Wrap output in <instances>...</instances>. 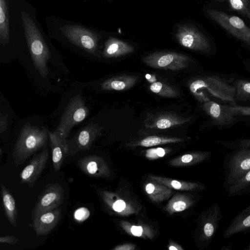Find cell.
<instances>
[{
  "instance_id": "1",
  "label": "cell",
  "mask_w": 250,
  "mask_h": 250,
  "mask_svg": "<svg viewBox=\"0 0 250 250\" xmlns=\"http://www.w3.org/2000/svg\"><path fill=\"white\" fill-rule=\"evenodd\" d=\"M21 17L27 44L36 70L42 77L48 74L47 62L50 52L37 25L25 11L21 12Z\"/></svg>"
},
{
  "instance_id": "2",
  "label": "cell",
  "mask_w": 250,
  "mask_h": 250,
  "mask_svg": "<svg viewBox=\"0 0 250 250\" xmlns=\"http://www.w3.org/2000/svg\"><path fill=\"white\" fill-rule=\"evenodd\" d=\"M189 89L194 97L201 103L209 101L208 96L224 103L234 104L236 101L233 85L217 76H208L198 78L189 85Z\"/></svg>"
},
{
  "instance_id": "3",
  "label": "cell",
  "mask_w": 250,
  "mask_h": 250,
  "mask_svg": "<svg viewBox=\"0 0 250 250\" xmlns=\"http://www.w3.org/2000/svg\"><path fill=\"white\" fill-rule=\"evenodd\" d=\"M48 130L44 127L26 124L22 128L14 146L12 156L15 164L21 165L33 154L46 146Z\"/></svg>"
},
{
  "instance_id": "4",
  "label": "cell",
  "mask_w": 250,
  "mask_h": 250,
  "mask_svg": "<svg viewBox=\"0 0 250 250\" xmlns=\"http://www.w3.org/2000/svg\"><path fill=\"white\" fill-rule=\"evenodd\" d=\"M60 30L73 44L93 56H100L98 42L101 36L96 32L79 25H64Z\"/></svg>"
},
{
  "instance_id": "5",
  "label": "cell",
  "mask_w": 250,
  "mask_h": 250,
  "mask_svg": "<svg viewBox=\"0 0 250 250\" xmlns=\"http://www.w3.org/2000/svg\"><path fill=\"white\" fill-rule=\"evenodd\" d=\"M208 17L235 38L250 46V28L240 18L214 9L206 10Z\"/></svg>"
},
{
  "instance_id": "6",
  "label": "cell",
  "mask_w": 250,
  "mask_h": 250,
  "mask_svg": "<svg viewBox=\"0 0 250 250\" xmlns=\"http://www.w3.org/2000/svg\"><path fill=\"white\" fill-rule=\"evenodd\" d=\"M88 114V109L80 95L69 101L56 131L66 138L76 125L83 121Z\"/></svg>"
},
{
  "instance_id": "7",
  "label": "cell",
  "mask_w": 250,
  "mask_h": 250,
  "mask_svg": "<svg viewBox=\"0 0 250 250\" xmlns=\"http://www.w3.org/2000/svg\"><path fill=\"white\" fill-rule=\"evenodd\" d=\"M190 61L189 56L170 51L155 52L142 58V62L150 67L172 71L188 67Z\"/></svg>"
},
{
  "instance_id": "8",
  "label": "cell",
  "mask_w": 250,
  "mask_h": 250,
  "mask_svg": "<svg viewBox=\"0 0 250 250\" xmlns=\"http://www.w3.org/2000/svg\"><path fill=\"white\" fill-rule=\"evenodd\" d=\"M224 186L227 189L250 170V148H240L226 160Z\"/></svg>"
},
{
  "instance_id": "9",
  "label": "cell",
  "mask_w": 250,
  "mask_h": 250,
  "mask_svg": "<svg viewBox=\"0 0 250 250\" xmlns=\"http://www.w3.org/2000/svg\"><path fill=\"white\" fill-rule=\"evenodd\" d=\"M175 37L181 46L190 50L204 53H208L211 50L208 39L194 25H179L176 29Z\"/></svg>"
},
{
  "instance_id": "10",
  "label": "cell",
  "mask_w": 250,
  "mask_h": 250,
  "mask_svg": "<svg viewBox=\"0 0 250 250\" xmlns=\"http://www.w3.org/2000/svg\"><path fill=\"white\" fill-rule=\"evenodd\" d=\"M64 197V190L60 184H48L39 196L32 211V219L44 212L59 208L63 203Z\"/></svg>"
},
{
  "instance_id": "11",
  "label": "cell",
  "mask_w": 250,
  "mask_h": 250,
  "mask_svg": "<svg viewBox=\"0 0 250 250\" xmlns=\"http://www.w3.org/2000/svg\"><path fill=\"white\" fill-rule=\"evenodd\" d=\"M102 128L98 124L90 123L81 129L71 140L67 141L68 156H73L80 150L89 149Z\"/></svg>"
},
{
  "instance_id": "12",
  "label": "cell",
  "mask_w": 250,
  "mask_h": 250,
  "mask_svg": "<svg viewBox=\"0 0 250 250\" xmlns=\"http://www.w3.org/2000/svg\"><path fill=\"white\" fill-rule=\"evenodd\" d=\"M48 157V148L46 146L40 152L34 155L21 171V183L26 184L29 188L33 187L43 172Z\"/></svg>"
},
{
  "instance_id": "13",
  "label": "cell",
  "mask_w": 250,
  "mask_h": 250,
  "mask_svg": "<svg viewBox=\"0 0 250 250\" xmlns=\"http://www.w3.org/2000/svg\"><path fill=\"white\" fill-rule=\"evenodd\" d=\"M191 119L169 112L150 114L147 115L144 125L149 128L165 129L185 124Z\"/></svg>"
},
{
  "instance_id": "14",
  "label": "cell",
  "mask_w": 250,
  "mask_h": 250,
  "mask_svg": "<svg viewBox=\"0 0 250 250\" xmlns=\"http://www.w3.org/2000/svg\"><path fill=\"white\" fill-rule=\"evenodd\" d=\"M61 208L44 212L33 220L32 227L37 236L49 233L57 226L61 217Z\"/></svg>"
},
{
  "instance_id": "15",
  "label": "cell",
  "mask_w": 250,
  "mask_h": 250,
  "mask_svg": "<svg viewBox=\"0 0 250 250\" xmlns=\"http://www.w3.org/2000/svg\"><path fill=\"white\" fill-rule=\"evenodd\" d=\"M49 139L51 149L52 160L55 171H59L63 163L65 158L67 156L68 145L66 138L59 132L48 131Z\"/></svg>"
},
{
  "instance_id": "16",
  "label": "cell",
  "mask_w": 250,
  "mask_h": 250,
  "mask_svg": "<svg viewBox=\"0 0 250 250\" xmlns=\"http://www.w3.org/2000/svg\"><path fill=\"white\" fill-rule=\"evenodd\" d=\"M202 108L213 123L218 126L230 125L235 120V118L227 109L225 105L213 101L203 103Z\"/></svg>"
},
{
  "instance_id": "17",
  "label": "cell",
  "mask_w": 250,
  "mask_h": 250,
  "mask_svg": "<svg viewBox=\"0 0 250 250\" xmlns=\"http://www.w3.org/2000/svg\"><path fill=\"white\" fill-rule=\"evenodd\" d=\"M77 166L83 173L91 177H100L107 172L104 162L96 155H89L80 159Z\"/></svg>"
},
{
  "instance_id": "18",
  "label": "cell",
  "mask_w": 250,
  "mask_h": 250,
  "mask_svg": "<svg viewBox=\"0 0 250 250\" xmlns=\"http://www.w3.org/2000/svg\"><path fill=\"white\" fill-rule=\"evenodd\" d=\"M250 232V205L238 213L223 233L224 238H229L238 233Z\"/></svg>"
},
{
  "instance_id": "19",
  "label": "cell",
  "mask_w": 250,
  "mask_h": 250,
  "mask_svg": "<svg viewBox=\"0 0 250 250\" xmlns=\"http://www.w3.org/2000/svg\"><path fill=\"white\" fill-rule=\"evenodd\" d=\"M134 50L133 46L128 43L110 37L105 42L103 56L106 58H117L130 54Z\"/></svg>"
},
{
  "instance_id": "20",
  "label": "cell",
  "mask_w": 250,
  "mask_h": 250,
  "mask_svg": "<svg viewBox=\"0 0 250 250\" xmlns=\"http://www.w3.org/2000/svg\"><path fill=\"white\" fill-rule=\"evenodd\" d=\"M138 78L135 76L123 75L108 79L101 84V88L104 90L124 91L132 87L137 83Z\"/></svg>"
},
{
  "instance_id": "21",
  "label": "cell",
  "mask_w": 250,
  "mask_h": 250,
  "mask_svg": "<svg viewBox=\"0 0 250 250\" xmlns=\"http://www.w3.org/2000/svg\"><path fill=\"white\" fill-rule=\"evenodd\" d=\"M1 194L5 215L10 224L17 226L18 209L15 200L9 190L1 185Z\"/></svg>"
},
{
  "instance_id": "22",
  "label": "cell",
  "mask_w": 250,
  "mask_h": 250,
  "mask_svg": "<svg viewBox=\"0 0 250 250\" xmlns=\"http://www.w3.org/2000/svg\"><path fill=\"white\" fill-rule=\"evenodd\" d=\"M9 42V0H0V42L4 45Z\"/></svg>"
},
{
  "instance_id": "23",
  "label": "cell",
  "mask_w": 250,
  "mask_h": 250,
  "mask_svg": "<svg viewBox=\"0 0 250 250\" xmlns=\"http://www.w3.org/2000/svg\"><path fill=\"white\" fill-rule=\"evenodd\" d=\"M230 197L241 196L250 192V170L227 189Z\"/></svg>"
},
{
  "instance_id": "24",
  "label": "cell",
  "mask_w": 250,
  "mask_h": 250,
  "mask_svg": "<svg viewBox=\"0 0 250 250\" xmlns=\"http://www.w3.org/2000/svg\"><path fill=\"white\" fill-rule=\"evenodd\" d=\"M154 93L166 98H175L179 95V92L174 87L161 82H155L149 86Z\"/></svg>"
},
{
  "instance_id": "25",
  "label": "cell",
  "mask_w": 250,
  "mask_h": 250,
  "mask_svg": "<svg viewBox=\"0 0 250 250\" xmlns=\"http://www.w3.org/2000/svg\"><path fill=\"white\" fill-rule=\"evenodd\" d=\"M233 85L235 88L234 98L236 102L250 100V82L238 80Z\"/></svg>"
},
{
  "instance_id": "26",
  "label": "cell",
  "mask_w": 250,
  "mask_h": 250,
  "mask_svg": "<svg viewBox=\"0 0 250 250\" xmlns=\"http://www.w3.org/2000/svg\"><path fill=\"white\" fill-rule=\"evenodd\" d=\"M182 140V139L177 138L149 136L142 140L140 142V145L144 147H150L167 143L179 142Z\"/></svg>"
},
{
  "instance_id": "27",
  "label": "cell",
  "mask_w": 250,
  "mask_h": 250,
  "mask_svg": "<svg viewBox=\"0 0 250 250\" xmlns=\"http://www.w3.org/2000/svg\"><path fill=\"white\" fill-rule=\"evenodd\" d=\"M230 9L250 19V0H228Z\"/></svg>"
},
{
  "instance_id": "28",
  "label": "cell",
  "mask_w": 250,
  "mask_h": 250,
  "mask_svg": "<svg viewBox=\"0 0 250 250\" xmlns=\"http://www.w3.org/2000/svg\"><path fill=\"white\" fill-rule=\"evenodd\" d=\"M228 111L233 116H250V106L234 104L225 105Z\"/></svg>"
},
{
  "instance_id": "29",
  "label": "cell",
  "mask_w": 250,
  "mask_h": 250,
  "mask_svg": "<svg viewBox=\"0 0 250 250\" xmlns=\"http://www.w3.org/2000/svg\"><path fill=\"white\" fill-rule=\"evenodd\" d=\"M224 145L228 147L236 149L240 148H250V139L238 140L231 143H226L224 144Z\"/></svg>"
},
{
  "instance_id": "30",
  "label": "cell",
  "mask_w": 250,
  "mask_h": 250,
  "mask_svg": "<svg viewBox=\"0 0 250 250\" xmlns=\"http://www.w3.org/2000/svg\"><path fill=\"white\" fill-rule=\"evenodd\" d=\"M166 154L165 150L162 147L150 148L146 150V157L151 159L163 157Z\"/></svg>"
},
{
  "instance_id": "31",
  "label": "cell",
  "mask_w": 250,
  "mask_h": 250,
  "mask_svg": "<svg viewBox=\"0 0 250 250\" xmlns=\"http://www.w3.org/2000/svg\"><path fill=\"white\" fill-rule=\"evenodd\" d=\"M18 239L12 235H5L0 237V243L15 244L18 243Z\"/></svg>"
},
{
  "instance_id": "32",
  "label": "cell",
  "mask_w": 250,
  "mask_h": 250,
  "mask_svg": "<svg viewBox=\"0 0 250 250\" xmlns=\"http://www.w3.org/2000/svg\"><path fill=\"white\" fill-rule=\"evenodd\" d=\"M125 203L124 201L118 200L113 203L112 208L115 211L121 212L125 209Z\"/></svg>"
},
{
  "instance_id": "33",
  "label": "cell",
  "mask_w": 250,
  "mask_h": 250,
  "mask_svg": "<svg viewBox=\"0 0 250 250\" xmlns=\"http://www.w3.org/2000/svg\"><path fill=\"white\" fill-rule=\"evenodd\" d=\"M7 125V116L1 113L0 115V132L1 133L6 130Z\"/></svg>"
},
{
  "instance_id": "34",
  "label": "cell",
  "mask_w": 250,
  "mask_h": 250,
  "mask_svg": "<svg viewBox=\"0 0 250 250\" xmlns=\"http://www.w3.org/2000/svg\"><path fill=\"white\" fill-rule=\"evenodd\" d=\"M173 208L176 211L184 210L186 208V204L182 201H178L173 204Z\"/></svg>"
},
{
  "instance_id": "35",
  "label": "cell",
  "mask_w": 250,
  "mask_h": 250,
  "mask_svg": "<svg viewBox=\"0 0 250 250\" xmlns=\"http://www.w3.org/2000/svg\"><path fill=\"white\" fill-rule=\"evenodd\" d=\"M131 232L134 236H140L142 234L143 229L141 226H133L131 229Z\"/></svg>"
},
{
  "instance_id": "36",
  "label": "cell",
  "mask_w": 250,
  "mask_h": 250,
  "mask_svg": "<svg viewBox=\"0 0 250 250\" xmlns=\"http://www.w3.org/2000/svg\"><path fill=\"white\" fill-rule=\"evenodd\" d=\"M193 159V157L191 154H185L181 158V160L183 163H188L190 162Z\"/></svg>"
},
{
  "instance_id": "37",
  "label": "cell",
  "mask_w": 250,
  "mask_h": 250,
  "mask_svg": "<svg viewBox=\"0 0 250 250\" xmlns=\"http://www.w3.org/2000/svg\"><path fill=\"white\" fill-rule=\"evenodd\" d=\"M155 189V186L152 183H148L146 186V190L148 194H151L153 192Z\"/></svg>"
},
{
  "instance_id": "38",
  "label": "cell",
  "mask_w": 250,
  "mask_h": 250,
  "mask_svg": "<svg viewBox=\"0 0 250 250\" xmlns=\"http://www.w3.org/2000/svg\"><path fill=\"white\" fill-rule=\"evenodd\" d=\"M172 187L175 189H180L182 188V184L179 181L173 180L171 182Z\"/></svg>"
},
{
  "instance_id": "39",
  "label": "cell",
  "mask_w": 250,
  "mask_h": 250,
  "mask_svg": "<svg viewBox=\"0 0 250 250\" xmlns=\"http://www.w3.org/2000/svg\"><path fill=\"white\" fill-rule=\"evenodd\" d=\"M169 249L170 250H177V249L176 248H175V247L174 246H170L169 248Z\"/></svg>"
},
{
  "instance_id": "40",
  "label": "cell",
  "mask_w": 250,
  "mask_h": 250,
  "mask_svg": "<svg viewBox=\"0 0 250 250\" xmlns=\"http://www.w3.org/2000/svg\"><path fill=\"white\" fill-rule=\"evenodd\" d=\"M247 250H250V245L248 247Z\"/></svg>"
},
{
  "instance_id": "41",
  "label": "cell",
  "mask_w": 250,
  "mask_h": 250,
  "mask_svg": "<svg viewBox=\"0 0 250 250\" xmlns=\"http://www.w3.org/2000/svg\"><path fill=\"white\" fill-rule=\"evenodd\" d=\"M216 0L222 2V1H225V0Z\"/></svg>"
}]
</instances>
